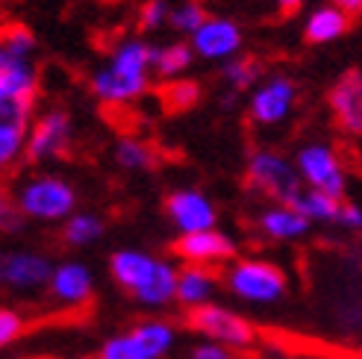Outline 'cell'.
<instances>
[{
  "instance_id": "1",
  "label": "cell",
  "mask_w": 362,
  "mask_h": 359,
  "mask_svg": "<svg viewBox=\"0 0 362 359\" xmlns=\"http://www.w3.org/2000/svg\"><path fill=\"white\" fill-rule=\"evenodd\" d=\"M177 274L180 268H174V262L139 247H121L110 257L112 283L133 303L151 312L177 303Z\"/></svg>"
},
{
  "instance_id": "2",
  "label": "cell",
  "mask_w": 362,
  "mask_h": 359,
  "mask_svg": "<svg viewBox=\"0 0 362 359\" xmlns=\"http://www.w3.org/2000/svg\"><path fill=\"white\" fill-rule=\"evenodd\" d=\"M153 45L144 39H124L112 47L103 65L88 77V92L103 106H130L151 88Z\"/></svg>"
},
{
  "instance_id": "3",
  "label": "cell",
  "mask_w": 362,
  "mask_h": 359,
  "mask_svg": "<svg viewBox=\"0 0 362 359\" xmlns=\"http://www.w3.org/2000/svg\"><path fill=\"white\" fill-rule=\"evenodd\" d=\"M12 204L33 224H65L77 212V189L59 174L35 171L15 183Z\"/></svg>"
},
{
  "instance_id": "4",
  "label": "cell",
  "mask_w": 362,
  "mask_h": 359,
  "mask_svg": "<svg viewBox=\"0 0 362 359\" xmlns=\"http://www.w3.org/2000/svg\"><path fill=\"white\" fill-rule=\"evenodd\" d=\"M221 286L236 300L250 303V307H274L288 292V280L283 268L259 257H239L230 265H224Z\"/></svg>"
},
{
  "instance_id": "5",
  "label": "cell",
  "mask_w": 362,
  "mask_h": 359,
  "mask_svg": "<svg viewBox=\"0 0 362 359\" xmlns=\"http://www.w3.org/2000/svg\"><path fill=\"white\" fill-rule=\"evenodd\" d=\"M245 183L253 194L268 197L271 204H292L303 192V180L298 174L295 159H288L274 148L250 151L245 165Z\"/></svg>"
},
{
  "instance_id": "6",
  "label": "cell",
  "mask_w": 362,
  "mask_h": 359,
  "mask_svg": "<svg viewBox=\"0 0 362 359\" xmlns=\"http://www.w3.org/2000/svg\"><path fill=\"white\" fill-rule=\"evenodd\" d=\"M186 324L197 336L209 339V342H221V345L239 351V353L250 351L259 339L253 321H247L236 310L224 307V303H206V307H201V310L186 312Z\"/></svg>"
},
{
  "instance_id": "7",
  "label": "cell",
  "mask_w": 362,
  "mask_h": 359,
  "mask_svg": "<svg viewBox=\"0 0 362 359\" xmlns=\"http://www.w3.org/2000/svg\"><path fill=\"white\" fill-rule=\"evenodd\" d=\"M292 159L303 180V189L327 192L333 197L348 194V165L333 145H327V141H306Z\"/></svg>"
},
{
  "instance_id": "8",
  "label": "cell",
  "mask_w": 362,
  "mask_h": 359,
  "mask_svg": "<svg viewBox=\"0 0 362 359\" xmlns=\"http://www.w3.org/2000/svg\"><path fill=\"white\" fill-rule=\"evenodd\" d=\"M50 257H45L42 250H27V247H15L6 250L0 257V286L18 298H33L47 292V283L53 274Z\"/></svg>"
},
{
  "instance_id": "9",
  "label": "cell",
  "mask_w": 362,
  "mask_h": 359,
  "mask_svg": "<svg viewBox=\"0 0 362 359\" xmlns=\"http://www.w3.org/2000/svg\"><path fill=\"white\" fill-rule=\"evenodd\" d=\"M298 106V83L286 74H268L247 98V118L257 127H277Z\"/></svg>"
},
{
  "instance_id": "10",
  "label": "cell",
  "mask_w": 362,
  "mask_h": 359,
  "mask_svg": "<svg viewBox=\"0 0 362 359\" xmlns=\"http://www.w3.org/2000/svg\"><path fill=\"white\" fill-rule=\"evenodd\" d=\"M74 130H71V118L65 110H45L35 115L33 130H30V145H27V163L30 165H45L50 159H59L68 153Z\"/></svg>"
},
{
  "instance_id": "11",
  "label": "cell",
  "mask_w": 362,
  "mask_h": 359,
  "mask_svg": "<svg viewBox=\"0 0 362 359\" xmlns=\"http://www.w3.org/2000/svg\"><path fill=\"white\" fill-rule=\"evenodd\" d=\"M165 218L177 230V236H189V233L218 227V206L201 189H174L165 197Z\"/></svg>"
},
{
  "instance_id": "12",
  "label": "cell",
  "mask_w": 362,
  "mask_h": 359,
  "mask_svg": "<svg viewBox=\"0 0 362 359\" xmlns=\"http://www.w3.org/2000/svg\"><path fill=\"white\" fill-rule=\"evenodd\" d=\"M47 298L62 310H86L95 298V274L80 259H65L53 265L47 283Z\"/></svg>"
},
{
  "instance_id": "13",
  "label": "cell",
  "mask_w": 362,
  "mask_h": 359,
  "mask_svg": "<svg viewBox=\"0 0 362 359\" xmlns=\"http://www.w3.org/2000/svg\"><path fill=\"white\" fill-rule=\"evenodd\" d=\"M236 239L230 236L227 230H201V233H189V236H177L174 242V254L189 262V265H206V268H215V265H230L236 259Z\"/></svg>"
},
{
  "instance_id": "14",
  "label": "cell",
  "mask_w": 362,
  "mask_h": 359,
  "mask_svg": "<svg viewBox=\"0 0 362 359\" xmlns=\"http://www.w3.org/2000/svg\"><path fill=\"white\" fill-rule=\"evenodd\" d=\"M35 103L9 100L0 103V165L12 168L27 156L30 130L35 121Z\"/></svg>"
},
{
  "instance_id": "15",
  "label": "cell",
  "mask_w": 362,
  "mask_h": 359,
  "mask_svg": "<svg viewBox=\"0 0 362 359\" xmlns=\"http://www.w3.org/2000/svg\"><path fill=\"white\" fill-rule=\"evenodd\" d=\"M189 45L194 47L197 59H206V62H227L233 57H239V50L245 45V35L239 30L236 21L221 15H209L206 24L197 30Z\"/></svg>"
},
{
  "instance_id": "16",
  "label": "cell",
  "mask_w": 362,
  "mask_h": 359,
  "mask_svg": "<svg viewBox=\"0 0 362 359\" xmlns=\"http://www.w3.org/2000/svg\"><path fill=\"white\" fill-rule=\"evenodd\" d=\"M327 106L336 127L351 136L362 139V71H345L327 92Z\"/></svg>"
},
{
  "instance_id": "17",
  "label": "cell",
  "mask_w": 362,
  "mask_h": 359,
  "mask_svg": "<svg viewBox=\"0 0 362 359\" xmlns=\"http://www.w3.org/2000/svg\"><path fill=\"white\" fill-rule=\"evenodd\" d=\"M257 233L268 242H300L310 236L313 221L295 204H268L257 212Z\"/></svg>"
},
{
  "instance_id": "18",
  "label": "cell",
  "mask_w": 362,
  "mask_h": 359,
  "mask_svg": "<svg viewBox=\"0 0 362 359\" xmlns=\"http://www.w3.org/2000/svg\"><path fill=\"white\" fill-rule=\"evenodd\" d=\"M39 98V68L27 57H4L0 53V103L21 100L35 103Z\"/></svg>"
},
{
  "instance_id": "19",
  "label": "cell",
  "mask_w": 362,
  "mask_h": 359,
  "mask_svg": "<svg viewBox=\"0 0 362 359\" xmlns=\"http://www.w3.org/2000/svg\"><path fill=\"white\" fill-rule=\"evenodd\" d=\"M218 286H221V274H215V268L183 262L177 274V303L186 312L201 310L206 303H215Z\"/></svg>"
},
{
  "instance_id": "20",
  "label": "cell",
  "mask_w": 362,
  "mask_h": 359,
  "mask_svg": "<svg viewBox=\"0 0 362 359\" xmlns=\"http://www.w3.org/2000/svg\"><path fill=\"white\" fill-rule=\"evenodd\" d=\"M351 27V15L341 12L336 4H327V6H318L306 15L303 21V39L310 45H330L336 39L348 33Z\"/></svg>"
},
{
  "instance_id": "21",
  "label": "cell",
  "mask_w": 362,
  "mask_h": 359,
  "mask_svg": "<svg viewBox=\"0 0 362 359\" xmlns=\"http://www.w3.org/2000/svg\"><path fill=\"white\" fill-rule=\"evenodd\" d=\"M139 345L148 351L151 359H168L177 345V327L165 318H141L130 327Z\"/></svg>"
},
{
  "instance_id": "22",
  "label": "cell",
  "mask_w": 362,
  "mask_h": 359,
  "mask_svg": "<svg viewBox=\"0 0 362 359\" xmlns=\"http://www.w3.org/2000/svg\"><path fill=\"white\" fill-rule=\"evenodd\" d=\"M197 59V53L189 42H168V45H156L153 47V77H159L162 83L180 80L192 68V62Z\"/></svg>"
},
{
  "instance_id": "23",
  "label": "cell",
  "mask_w": 362,
  "mask_h": 359,
  "mask_svg": "<svg viewBox=\"0 0 362 359\" xmlns=\"http://www.w3.org/2000/svg\"><path fill=\"white\" fill-rule=\"evenodd\" d=\"M262 80H265L262 77V65H259V59H253V57H233V59L221 62V83L227 88V103L236 95L253 92Z\"/></svg>"
},
{
  "instance_id": "24",
  "label": "cell",
  "mask_w": 362,
  "mask_h": 359,
  "mask_svg": "<svg viewBox=\"0 0 362 359\" xmlns=\"http://www.w3.org/2000/svg\"><path fill=\"white\" fill-rule=\"evenodd\" d=\"M112 159L121 171H130V174H141V171H151L159 165V153L151 141L136 139V136H121L112 148Z\"/></svg>"
},
{
  "instance_id": "25",
  "label": "cell",
  "mask_w": 362,
  "mask_h": 359,
  "mask_svg": "<svg viewBox=\"0 0 362 359\" xmlns=\"http://www.w3.org/2000/svg\"><path fill=\"white\" fill-rule=\"evenodd\" d=\"M313 224H333L339 227V212H341V197H333L327 192H315V189H303L295 201H292Z\"/></svg>"
},
{
  "instance_id": "26",
  "label": "cell",
  "mask_w": 362,
  "mask_h": 359,
  "mask_svg": "<svg viewBox=\"0 0 362 359\" xmlns=\"http://www.w3.org/2000/svg\"><path fill=\"white\" fill-rule=\"evenodd\" d=\"M106 224L100 215L95 212H74L71 218L62 224V242L68 247H92L95 242L103 239Z\"/></svg>"
},
{
  "instance_id": "27",
  "label": "cell",
  "mask_w": 362,
  "mask_h": 359,
  "mask_svg": "<svg viewBox=\"0 0 362 359\" xmlns=\"http://www.w3.org/2000/svg\"><path fill=\"white\" fill-rule=\"evenodd\" d=\"M201 95H204V88L194 80H183V77L165 83V88H162V100H165L171 112L192 110V106H197V100H201Z\"/></svg>"
},
{
  "instance_id": "28",
  "label": "cell",
  "mask_w": 362,
  "mask_h": 359,
  "mask_svg": "<svg viewBox=\"0 0 362 359\" xmlns=\"http://www.w3.org/2000/svg\"><path fill=\"white\" fill-rule=\"evenodd\" d=\"M35 35L30 27L24 24H6L4 27V35H0V53L4 57H27L33 59L35 57Z\"/></svg>"
},
{
  "instance_id": "29",
  "label": "cell",
  "mask_w": 362,
  "mask_h": 359,
  "mask_svg": "<svg viewBox=\"0 0 362 359\" xmlns=\"http://www.w3.org/2000/svg\"><path fill=\"white\" fill-rule=\"evenodd\" d=\"M206 18H209L206 9L197 4V0H180L177 6H171V24L168 27L177 30L180 35H189L192 39V35L206 24Z\"/></svg>"
},
{
  "instance_id": "30",
  "label": "cell",
  "mask_w": 362,
  "mask_h": 359,
  "mask_svg": "<svg viewBox=\"0 0 362 359\" xmlns=\"http://www.w3.org/2000/svg\"><path fill=\"white\" fill-rule=\"evenodd\" d=\"M98 359H151V356L139 345V339L127 330V333H115L110 339H103Z\"/></svg>"
},
{
  "instance_id": "31",
  "label": "cell",
  "mask_w": 362,
  "mask_h": 359,
  "mask_svg": "<svg viewBox=\"0 0 362 359\" xmlns=\"http://www.w3.org/2000/svg\"><path fill=\"white\" fill-rule=\"evenodd\" d=\"M171 24V4L168 0H144L139 9V30L141 33H156Z\"/></svg>"
},
{
  "instance_id": "32",
  "label": "cell",
  "mask_w": 362,
  "mask_h": 359,
  "mask_svg": "<svg viewBox=\"0 0 362 359\" xmlns=\"http://www.w3.org/2000/svg\"><path fill=\"white\" fill-rule=\"evenodd\" d=\"M24 333H27V318L21 312H18L15 307L0 310V348L15 345Z\"/></svg>"
},
{
  "instance_id": "33",
  "label": "cell",
  "mask_w": 362,
  "mask_h": 359,
  "mask_svg": "<svg viewBox=\"0 0 362 359\" xmlns=\"http://www.w3.org/2000/svg\"><path fill=\"white\" fill-rule=\"evenodd\" d=\"M0 227H4L6 236H18V233L27 227L24 212L12 204V197H4V201H0Z\"/></svg>"
},
{
  "instance_id": "34",
  "label": "cell",
  "mask_w": 362,
  "mask_h": 359,
  "mask_svg": "<svg viewBox=\"0 0 362 359\" xmlns=\"http://www.w3.org/2000/svg\"><path fill=\"white\" fill-rule=\"evenodd\" d=\"M189 359H242L239 351H233L221 342H209V339H204V342H197L189 353Z\"/></svg>"
},
{
  "instance_id": "35",
  "label": "cell",
  "mask_w": 362,
  "mask_h": 359,
  "mask_svg": "<svg viewBox=\"0 0 362 359\" xmlns=\"http://www.w3.org/2000/svg\"><path fill=\"white\" fill-rule=\"evenodd\" d=\"M339 227L348 230V233H362V206H359V204H351V201L341 204Z\"/></svg>"
},
{
  "instance_id": "36",
  "label": "cell",
  "mask_w": 362,
  "mask_h": 359,
  "mask_svg": "<svg viewBox=\"0 0 362 359\" xmlns=\"http://www.w3.org/2000/svg\"><path fill=\"white\" fill-rule=\"evenodd\" d=\"M333 4H336L341 12H348L351 18H359V15H362V0H333Z\"/></svg>"
},
{
  "instance_id": "37",
  "label": "cell",
  "mask_w": 362,
  "mask_h": 359,
  "mask_svg": "<svg viewBox=\"0 0 362 359\" xmlns=\"http://www.w3.org/2000/svg\"><path fill=\"white\" fill-rule=\"evenodd\" d=\"M274 4H277L283 12H295V9L303 4V0H274Z\"/></svg>"
},
{
  "instance_id": "38",
  "label": "cell",
  "mask_w": 362,
  "mask_h": 359,
  "mask_svg": "<svg viewBox=\"0 0 362 359\" xmlns=\"http://www.w3.org/2000/svg\"><path fill=\"white\" fill-rule=\"evenodd\" d=\"M77 359H98V356H77Z\"/></svg>"
}]
</instances>
